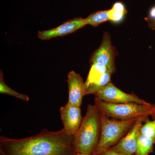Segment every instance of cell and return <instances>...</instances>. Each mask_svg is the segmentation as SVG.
<instances>
[{
    "instance_id": "6da1fadb",
    "label": "cell",
    "mask_w": 155,
    "mask_h": 155,
    "mask_svg": "<svg viewBox=\"0 0 155 155\" xmlns=\"http://www.w3.org/2000/svg\"><path fill=\"white\" fill-rule=\"evenodd\" d=\"M0 152L6 155H75L74 136L64 128L56 131L43 129L26 138L0 137Z\"/></svg>"
},
{
    "instance_id": "7a4b0ae2",
    "label": "cell",
    "mask_w": 155,
    "mask_h": 155,
    "mask_svg": "<svg viewBox=\"0 0 155 155\" xmlns=\"http://www.w3.org/2000/svg\"><path fill=\"white\" fill-rule=\"evenodd\" d=\"M101 132V113L94 105L88 104L80 127L73 136L76 152L92 155L99 140Z\"/></svg>"
},
{
    "instance_id": "3957f363",
    "label": "cell",
    "mask_w": 155,
    "mask_h": 155,
    "mask_svg": "<svg viewBox=\"0 0 155 155\" xmlns=\"http://www.w3.org/2000/svg\"><path fill=\"white\" fill-rule=\"evenodd\" d=\"M140 118L127 120L111 119L101 114V135L93 154L100 155L116 145Z\"/></svg>"
},
{
    "instance_id": "277c9868",
    "label": "cell",
    "mask_w": 155,
    "mask_h": 155,
    "mask_svg": "<svg viewBox=\"0 0 155 155\" xmlns=\"http://www.w3.org/2000/svg\"><path fill=\"white\" fill-rule=\"evenodd\" d=\"M94 105L101 114L109 118L127 120L135 118H147L150 116L154 104L125 103L113 104L95 97Z\"/></svg>"
},
{
    "instance_id": "5b68a950",
    "label": "cell",
    "mask_w": 155,
    "mask_h": 155,
    "mask_svg": "<svg viewBox=\"0 0 155 155\" xmlns=\"http://www.w3.org/2000/svg\"><path fill=\"white\" fill-rule=\"evenodd\" d=\"M118 55L116 48L112 45L110 35L105 32L103 34L100 46L91 56L89 63L90 65L98 64L104 65L108 71L114 73L116 71L115 60Z\"/></svg>"
},
{
    "instance_id": "8992f818",
    "label": "cell",
    "mask_w": 155,
    "mask_h": 155,
    "mask_svg": "<svg viewBox=\"0 0 155 155\" xmlns=\"http://www.w3.org/2000/svg\"><path fill=\"white\" fill-rule=\"evenodd\" d=\"M95 97L106 102L113 104H125L137 103L147 104H149L140 98L134 93L127 94L122 91L111 82L97 92Z\"/></svg>"
},
{
    "instance_id": "52a82bcc",
    "label": "cell",
    "mask_w": 155,
    "mask_h": 155,
    "mask_svg": "<svg viewBox=\"0 0 155 155\" xmlns=\"http://www.w3.org/2000/svg\"><path fill=\"white\" fill-rule=\"evenodd\" d=\"M147 118L139 119L126 135L116 145L109 150L120 154L135 155L137 148V140L140 134V127L143 122Z\"/></svg>"
},
{
    "instance_id": "ba28073f",
    "label": "cell",
    "mask_w": 155,
    "mask_h": 155,
    "mask_svg": "<svg viewBox=\"0 0 155 155\" xmlns=\"http://www.w3.org/2000/svg\"><path fill=\"white\" fill-rule=\"evenodd\" d=\"M86 19L81 17L69 19L61 25L49 30L39 31L37 36L43 40L69 35L87 25Z\"/></svg>"
},
{
    "instance_id": "9c48e42d",
    "label": "cell",
    "mask_w": 155,
    "mask_h": 155,
    "mask_svg": "<svg viewBox=\"0 0 155 155\" xmlns=\"http://www.w3.org/2000/svg\"><path fill=\"white\" fill-rule=\"evenodd\" d=\"M60 112L63 128L69 135L74 136L79 129L83 119L80 107L67 103L60 108Z\"/></svg>"
},
{
    "instance_id": "30bf717a",
    "label": "cell",
    "mask_w": 155,
    "mask_h": 155,
    "mask_svg": "<svg viewBox=\"0 0 155 155\" xmlns=\"http://www.w3.org/2000/svg\"><path fill=\"white\" fill-rule=\"evenodd\" d=\"M67 82L69 91L67 103L80 107L83 97L85 96L84 82L83 78L75 71H71L67 75Z\"/></svg>"
},
{
    "instance_id": "8fae6325",
    "label": "cell",
    "mask_w": 155,
    "mask_h": 155,
    "mask_svg": "<svg viewBox=\"0 0 155 155\" xmlns=\"http://www.w3.org/2000/svg\"><path fill=\"white\" fill-rule=\"evenodd\" d=\"M108 71L104 65L98 64H92L86 81L84 82L85 91L89 87L97 83L103 74Z\"/></svg>"
},
{
    "instance_id": "7c38bea8",
    "label": "cell",
    "mask_w": 155,
    "mask_h": 155,
    "mask_svg": "<svg viewBox=\"0 0 155 155\" xmlns=\"http://www.w3.org/2000/svg\"><path fill=\"white\" fill-rule=\"evenodd\" d=\"M155 142L152 139L140 133L137 140L135 155H148L153 150Z\"/></svg>"
},
{
    "instance_id": "4fadbf2b",
    "label": "cell",
    "mask_w": 155,
    "mask_h": 155,
    "mask_svg": "<svg viewBox=\"0 0 155 155\" xmlns=\"http://www.w3.org/2000/svg\"><path fill=\"white\" fill-rule=\"evenodd\" d=\"M127 13V10L123 4L120 2L115 3L112 8L109 9L110 21L114 23H120Z\"/></svg>"
},
{
    "instance_id": "5bb4252c",
    "label": "cell",
    "mask_w": 155,
    "mask_h": 155,
    "mask_svg": "<svg viewBox=\"0 0 155 155\" xmlns=\"http://www.w3.org/2000/svg\"><path fill=\"white\" fill-rule=\"evenodd\" d=\"M85 19L87 25L97 27L104 22L110 21L109 10L97 11L92 13Z\"/></svg>"
},
{
    "instance_id": "9a60e30c",
    "label": "cell",
    "mask_w": 155,
    "mask_h": 155,
    "mask_svg": "<svg viewBox=\"0 0 155 155\" xmlns=\"http://www.w3.org/2000/svg\"><path fill=\"white\" fill-rule=\"evenodd\" d=\"M0 93L12 96L24 101H29V97L28 95L15 91L6 84L4 81V75L2 69L0 71Z\"/></svg>"
},
{
    "instance_id": "2e32d148",
    "label": "cell",
    "mask_w": 155,
    "mask_h": 155,
    "mask_svg": "<svg viewBox=\"0 0 155 155\" xmlns=\"http://www.w3.org/2000/svg\"><path fill=\"white\" fill-rule=\"evenodd\" d=\"M113 74L112 72L107 71L105 72L100 80L93 85L88 87L85 91V95L89 94H95L100 90L104 87L111 82V76Z\"/></svg>"
},
{
    "instance_id": "e0dca14e",
    "label": "cell",
    "mask_w": 155,
    "mask_h": 155,
    "mask_svg": "<svg viewBox=\"0 0 155 155\" xmlns=\"http://www.w3.org/2000/svg\"><path fill=\"white\" fill-rule=\"evenodd\" d=\"M140 133L152 139L155 142V120L150 121L147 118L144 125L140 127Z\"/></svg>"
},
{
    "instance_id": "ac0fdd59",
    "label": "cell",
    "mask_w": 155,
    "mask_h": 155,
    "mask_svg": "<svg viewBox=\"0 0 155 155\" xmlns=\"http://www.w3.org/2000/svg\"><path fill=\"white\" fill-rule=\"evenodd\" d=\"M144 19L147 22L149 27L152 30H155V6L151 8L148 15Z\"/></svg>"
},
{
    "instance_id": "d6986e66",
    "label": "cell",
    "mask_w": 155,
    "mask_h": 155,
    "mask_svg": "<svg viewBox=\"0 0 155 155\" xmlns=\"http://www.w3.org/2000/svg\"><path fill=\"white\" fill-rule=\"evenodd\" d=\"M100 155H122L120 154L114 152L113 151L111 150H107L105 152L102 153Z\"/></svg>"
},
{
    "instance_id": "ffe728a7",
    "label": "cell",
    "mask_w": 155,
    "mask_h": 155,
    "mask_svg": "<svg viewBox=\"0 0 155 155\" xmlns=\"http://www.w3.org/2000/svg\"><path fill=\"white\" fill-rule=\"evenodd\" d=\"M150 116H151L153 120H155V104L154 105Z\"/></svg>"
},
{
    "instance_id": "44dd1931",
    "label": "cell",
    "mask_w": 155,
    "mask_h": 155,
    "mask_svg": "<svg viewBox=\"0 0 155 155\" xmlns=\"http://www.w3.org/2000/svg\"><path fill=\"white\" fill-rule=\"evenodd\" d=\"M75 155H88L85 154L81 153H77Z\"/></svg>"
},
{
    "instance_id": "7402d4cb",
    "label": "cell",
    "mask_w": 155,
    "mask_h": 155,
    "mask_svg": "<svg viewBox=\"0 0 155 155\" xmlns=\"http://www.w3.org/2000/svg\"><path fill=\"white\" fill-rule=\"evenodd\" d=\"M0 155H6L5 154H4V153L2 152H0Z\"/></svg>"
},
{
    "instance_id": "603a6c76",
    "label": "cell",
    "mask_w": 155,
    "mask_h": 155,
    "mask_svg": "<svg viewBox=\"0 0 155 155\" xmlns=\"http://www.w3.org/2000/svg\"><path fill=\"white\" fill-rule=\"evenodd\" d=\"M92 155H94V154H92Z\"/></svg>"
}]
</instances>
